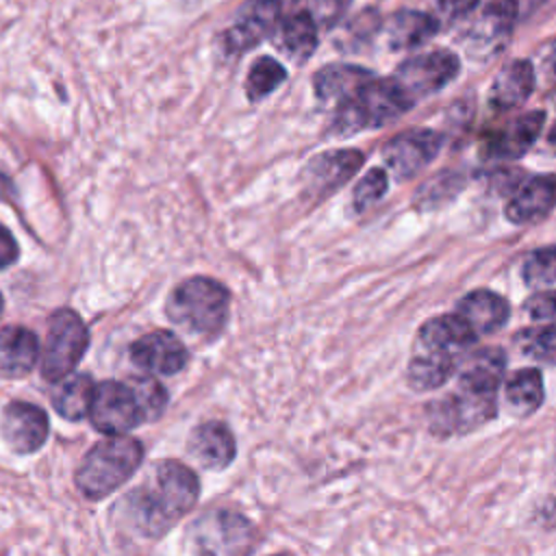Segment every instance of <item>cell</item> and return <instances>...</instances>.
I'll return each mask as SVG.
<instances>
[{
    "label": "cell",
    "mask_w": 556,
    "mask_h": 556,
    "mask_svg": "<svg viewBox=\"0 0 556 556\" xmlns=\"http://www.w3.org/2000/svg\"><path fill=\"white\" fill-rule=\"evenodd\" d=\"M198 493L200 482L187 465L163 460L143 486L128 493L122 510L139 534L159 536L193 508Z\"/></svg>",
    "instance_id": "cell-1"
},
{
    "label": "cell",
    "mask_w": 556,
    "mask_h": 556,
    "mask_svg": "<svg viewBox=\"0 0 556 556\" xmlns=\"http://www.w3.org/2000/svg\"><path fill=\"white\" fill-rule=\"evenodd\" d=\"M228 289L206 276L182 280L167 298V317L187 332L215 337L228 319Z\"/></svg>",
    "instance_id": "cell-2"
},
{
    "label": "cell",
    "mask_w": 556,
    "mask_h": 556,
    "mask_svg": "<svg viewBox=\"0 0 556 556\" xmlns=\"http://www.w3.org/2000/svg\"><path fill=\"white\" fill-rule=\"evenodd\" d=\"M143 447L130 437H111L96 443L76 469V486L85 497L100 500L126 482L141 465Z\"/></svg>",
    "instance_id": "cell-3"
},
{
    "label": "cell",
    "mask_w": 556,
    "mask_h": 556,
    "mask_svg": "<svg viewBox=\"0 0 556 556\" xmlns=\"http://www.w3.org/2000/svg\"><path fill=\"white\" fill-rule=\"evenodd\" d=\"M413 102L393 78H374L356 96L341 102L330 130L348 137L365 128H378L404 115Z\"/></svg>",
    "instance_id": "cell-4"
},
{
    "label": "cell",
    "mask_w": 556,
    "mask_h": 556,
    "mask_svg": "<svg viewBox=\"0 0 556 556\" xmlns=\"http://www.w3.org/2000/svg\"><path fill=\"white\" fill-rule=\"evenodd\" d=\"M189 541L195 556H248L254 526L239 513L211 510L193 521Z\"/></svg>",
    "instance_id": "cell-5"
},
{
    "label": "cell",
    "mask_w": 556,
    "mask_h": 556,
    "mask_svg": "<svg viewBox=\"0 0 556 556\" xmlns=\"http://www.w3.org/2000/svg\"><path fill=\"white\" fill-rule=\"evenodd\" d=\"M89 345V332L80 315L72 308H59L48 324L41 354V374L46 380L67 378L80 363Z\"/></svg>",
    "instance_id": "cell-6"
},
{
    "label": "cell",
    "mask_w": 556,
    "mask_h": 556,
    "mask_svg": "<svg viewBox=\"0 0 556 556\" xmlns=\"http://www.w3.org/2000/svg\"><path fill=\"white\" fill-rule=\"evenodd\" d=\"M298 0H248L235 24L222 35L226 54H241L274 33L280 20L293 13Z\"/></svg>",
    "instance_id": "cell-7"
},
{
    "label": "cell",
    "mask_w": 556,
    "mask_h": 556,
    "mask_svg": "<svg viewBox=\"0 0 556 556\" xmlns=\"http://www.w3.org/2000/svg\"><path fill=\"white\" fill-rule=\"evenodd\" d=\"M460 72V61L450 50H432L410 56L397 67L393 80L415 104L417 100L437 93L450 85Z\"/></svg>",
    "instance_id": "cell-8"
},
{
    "label": "cell",
    "mask_w": 556,
    "mask_h": 556,
    "mask_svg": "<svg viewBox=\"0 0 556 556\" xmlns=\"http://www.w3.org/2000/svg\"><path fill=\"white\" fill-rule=\"evenodd\" d=\"M495 413V393L458 389V393L430 404V428L439 434L467 432L493 419Z\"/></svg>",
    "instance_id": "cell-9"
},
{
    "label": "cell",
    "mask_w": 556,
    "mask_h": 556,
    "mask_svg": "<svg viewBox=\"0 0 556 556\" xmlns=\"http://www.w3.org/2000/svg\"><path fill=\"white\" fill-rule=\"evenodd\" d=\"M87 415L96 430L111 437L126 434L143 421L135 393L126 382L117 380H104L96 384Z\"/></svg>",
    "instance_id": "cell-10"
},
{
    "label": "cell",
    "mask_w": 556,
    "mask_h": 556,
    "mask_svg": "<svg viewBox=\"0 0 556 556\" xmlns=\"http://www.w3.org/2000/svg\"><path fill=\"white\" fill-rule=\"evenodd\" d=\"M441 146L443 135L432 128L404 130L382 148V161L395 178L406 180L419 174L426 165H430L439 154Z\"/></svg>",
    "instance_id": "cell-11"
},
{
    "label": "cell",
    "mask_w": 556,
    "mask_h": 556,
    "mask_svg": "<svg viewBox=\"0 0 556 556\" xmlns=\"http://www.w3.org/2000/svg\"><path fill=\"white\" fill-rule=\"evenodd\" d=\"M517 20V0H495L476 17L463 37L465 50L473 59L495 56L510 39Z\"/></svg>",
    "instance_id": "cell-12"
},
{
    "label": "cell",
    "mask_w": 556,
    "mask_h": 556,
    "mask_svg": "<svg viewBox=\"0 0 556 556\" xmlns=\"http://www.w3.org/2000/svg\"><path fill=\"white\" fill-rule=\"evenodd\" d=\"M363 165V152L352 148L315 154L304 167V187L313 195H328L345 185Z\"/></svg>",
    "instance_id": "cell-13"
},
{
    "label": "cell",
    "mask_w": 556,
    "mask_h": 556,
    "mask_svg": "<svg viewBox=\"0 0 556 556\" xmlns=\"http://www.w3.org/2000/svg\"><path fill=\"white\" fill-rule=\"evenodd\" d=\"M130 358L150 374L172 376L187 365L185 343L169 330H152L130 345Z\"/></svg>",
    "instance_id": "cell-14"
},
{
    "label": "cell",
    "mask_w": 556,
    "mask_h": 556,
    "mask_svg": "<svg viewBox=\"0 0 556 556\" xmlns=\"http://www.w3.org/2000/svg\"><path fill=\"white\" fill-rule=\"evenodd\" d=\"M48 415L30 402H11L2 413V437L11 450L30 454L48 439Z\"/></svg>",
    "instance_id": "cell-15"
},
{
    "label": "cell",
    "mask_w": 556,
    "mask_h": 556,
    "mask_svg": "<svg viewBox=\"0 0 556 556\" xmlns=\"http://www.w3.org/2000/svg\"><path fill=\"white\" fill-rule=\"evenodd\" d=\"M556 206V176L539 174L517 185L510 200L506 202V217L517 226L536 224L552 213Z\"/></svg>",
    "instance_id": "cell-16"
},
{
    "label": "cell",
    "mask_w": 556,
    "mask_h": 556,
    "mask_svg": "<svg viewBox=\"0 0 556 556\" xmlns=\"http://www.w3.org/2000/svg\"><path fill=\"white\" fill-rule=\"evenodd\" d=\"M476 332L471 330V326L458 315H441V317H432L428 319L419 332H417V341H415V350H426V352H437V354H445L458 361V356H463L476 341Z\"/></svg>",
    "instance_id": "cell-17"
},
{
    "label": "cell",
    "mask_w": 556,
    "mask_h": 556,
    "mask_svg": "<svg viewBox=\"0 0 556 556\" xmlns=\"http://www.w3.org/2000/svg\"><path fill=\"white\" fill-rule=\"evenodd\" d=\"M545 122L543 111H528L517 115L513 122L493 130L484 141V156L493 161L519 159L541 135Z\"/></svg>",
    "instance_id": "cell-18"
},
{
    "label": "cell",
    "mask_w": 556,
    "mask_h": 556,
    "mask_svg": "<svg viewBox=\"0 0 556 556\" xmlns=\"http://www.w3.org/2000/svg\"><path fill=\"white\" fill-rule=\"evenodd\" d=\"M536 78L532 63L526 59H515L506 63L500 74L493 78L489 89V104L495 111H510L523 104L534 91Z\"/></svg>",
    "instance_id": "cell-19"
},
{
    "label": "cell",
    "mask_w": 556,
    "mask_h": 556,
    "mask_svg": "<svg viewBox=\"0 0 556 556\" xmlns=\"http://www.w3.org/2000/svg\"><path fill=\"white\" fill-rule=\"evenodd\" d=\"M317 30L319 26L315 24L308 11H293L278 22V26L271 33V39L278 52H282L287 59L304 63L313 56L317 48Z\"/></svg>",
    "instance_id": "cell-20"
},
{
    "label": "cell",
    "mask_w": 556,
    "mask_h": 556,
    "mask_svg": "<svg viewBox=\"0 0 556 556\" xmlns=\"http://www.w3.org/2000/svg\"><path fill=\"white\" fill-rule=\"evenodd\" d=\"M191 456L206 469H224L237 454L232 432L219 421L200 424L189 437Z\"/></svg>",
    "instance_id": "cell-21"
},
{
    "label": "cell",
    "mask_w": 556,
    "mask_h": 556,
    "mask_svg": "<svg viewBox=\"0 0 556 556\" xmlns=\"http://www.w3.org/2000/svg\"><path fill=\"white\" fill-rule=\"evenodd\" d=\"M376 76L361 65L332 63L313 76V89L321 102L341 104V102L350 100L352 96H356Z\"/></svg>",
    "instance_id": "cell-22"
},
{
    "label": "cell",
    "mask_w": 556,
    "mask_h": 556,
    "mask_svg": "<svg viewBox=\"0 0 556 556\" xmlns=\"http://www.w3.org/2000/svg\"><path fill=\"white\" fill-rule=\"evenodd\" d=\"M456 313L471 326L476 334H491L508 321L510 308L500 293L476 289L458 302Z\"/></svg>",
    "instance_id": "cell-23"
},
{
    "label": "cell",
    "mask_w": 556,
    "mask_h": 556,
    "mask_svg": "<svg viewBox=\"0 0 556 556\" xmlns=\"http://www.w3.org/2000/svg\"><path fill=\"white\" fill-rule=\"evenodd\" d=\"M39 358L37 334L24 326L0 330V374L15 378L28 374Z\"/></svg>",
    "instance_id": "cell-24"
},
{
    "label": "cell",
    "mask_w": 556,
    "mask_h": 556,
    "mask_svg": "<svg viewBox=\"0 0 556 556\" xmlns=\"http://www.w3.org/2000/svg\"><path fill=\"white\" fill-rule=\"evenodd\" d=\"M439 30L437 17L424 13V11H413V9H402L393 13L387 22V46L391 50H413L426 43L428 39L434 37Z\"/></svg>",
    "instance_id": "cell-25"
},
{
    "label": "cell",
    "mask_w": 556,
    "mask_h": 556,
    "mask_svg": "<svg viewBox=\"0 0 556 556\" xmlns=\"http://www.w3.org/2000/svg\"><path fill=\"white\" fill-rule=\"evenodd\" d=\"M504 367H506V356L500 348H482L469 354L460 365L458 389L495 393L497 384L502 382Z\"/></svg>",
    "instance_id": "cell-26"
},
{
    "label": "cell",
    "mask_w": 556,
    "mask_h": 556,
    "mask_svg": "<svg viewBox=\"0 0 556 556\" xmlns=\"http://www.w3.org/2000/svg\"><path fill=\"white\" fill-rule=\"evenodd\" d=\"M458 361L445 354L415 350V356L408 363V382L417 391H430L441 387L456 369Z\"/></svg>",
    "instance_id": "cell-27"
},
{
    "label": "cell",
    "mask_w": 556,
    "mask_h": 556,
    "mask_svg": "<svg viewBox=\"0 0 556 556\" xmlns=\"http://www.w3.org/2000/svg\"><path fill=\"white\" fill-rule=\"evenodd\" d=\"M93 389L96 384L87 374L67 376L52 393V406L61 417L78 421L89 413Z\"/></svg>",
    "instance_id": "cell-28"
},
{
    "label": "cell",
    "mask_w": 556,
    "mask_h": 556,
    "mask_svg": "<svg viewBox=\"0 0 556 556\" xmlns=\"http://www.w3.org/2000/svg\"><path fill=\"white\" fill-rule=\"evenodd\" d=\"M504 397H506L508 408L515 415L526 417V415L534 413L543 402V378H541L539 369L515 371L506 382Z\"/></svg>",
    "instance_id": "cell-29"
},
{
    "label": "cell",
    "mask_w": 556,
    "mask_h": 556,
    "mask_svg": "<svg viewBox=\"0 0 556 556\" xmlns=\"http://www.w3.org/2000/svg\"><path fill=\"white\" fill-rule=\"evenodd\" d=\"M287 78V70L274 56H258L245 76V96L250 102H258L276 91Z\"/></svg>",
    "instance_id": "cell-30"
},
{
    "label": "cell",
    "mask_w": 556,
    "mask_h": 556,
    "mask_svg": "<svg viewBox=\"0 0 556 556\" xmlns=\"http://www.w3.org/2000/svg\"><path fill=\"white\" fill-rule=\"evenodd\" d=\"M126 384L135 393L143 421H152L163 415L167 406V391L161 382H156L152 376H132L126 380Z\"/></svg>",
    "instance_id": "cell-31"
},
{
    "label": "cell",
    "mask_w": 556,
    "mask_h": 556,
    "mask_svg": "<svg viewBox=\"0 0 556 556\" xmlns=\"http://www.w3.org/2000/svg\"><path fill=\"white\" fill-rule=\"evenodd\" d=\"M521 278L528 287H549L556 282V245L539 248L523 261Z\"/></svg>",
    "instance_id": "cell-32"
},
{
    "label": "cell",
    "mask_w": 556,
    "mask_h": 556,
    "mask_svg": "<svg viewBox=\"0 0 556 556\" xmlns=\"http://www.w3.org/2000/svg\"><path fill=\"white\" fill-rule=\"evenodd\" d=\"M460 187H463V178L458 172H441L439 176H434L432 180H428L426 185L419 187L415 202L421 208H432V206H439L441 202L454 198Z\"/></svg>",
    "instance_id": "cell-33"
},
{
    "label": "cell",
    "mask_w": 556,
    "mask_h": 556,
    "mask_svg": "<svg viewBox=\"0 0 556 556\" xmlns=\"http://www.w3.org/2000/svg\"><path fill=\"white\" fill-rule=\"evenodd\" d=\"M519 345L528 356L543 363H554L556 361V324L523 330L519 334Z\"/></svg>",
    "instance_id": "cell-34"
},
{
    "label": "cell",
    "mask_w": 556,
    "mask_h": 556,
    "mask_svg": "<svg viewBox=\"0 0 556 556\" xmlns=\"http://www.w3.org/2000/svg\"><path fill=\"white\" fill-rule=\"evenodd\" d=\"M389 187V176L384 174V169H369L354 187L352 191V204L356 211H365L371 204H376Z\"/></svg>",
    "instance_id": "cell-35"
},
{
    "label": "cell",
    "mask_w": 556,
    "mask_h": 556,
    "mask_svg": "<svg viewBox=\"0 0 556 556\" xmlns=\"http://www.w3.org/2000/svg\"><path fill=\"white\" fill-rule=\"evenodd\" d=\"M530 63H532L536 83L545 87H556V39L545 41L534 52V59Z\"/></svg>",
    "instance_id": "cell-36"
},
{
    "label": "cell",
    "mask_w": 556,
    "mask_h": 556,
    "mask_svg": "<svg viewBox=\"0 0 556 556\" xmlns=\"http://www.w3.org/2000/svg\"><path fill=\"white\" fill-rule=\"evenodd\" d=\"M352 0H308V13L319 28L334 26Z\"/></svg>",
    "instance_id": "cell-37"
},
{
    "label": "cell",
    "mask_w": 556,
    "mask_h": 556,
    "mask_svg": "<svg viewBox=\"0 0 556 556\" xmlns=\"http://www.w3.org/2000/svg\"><path fill=\"white\" fill-rule=\"evenodd\" d=\"M526 311L532 319L552 321L556 324V289L554 291H539L526 302Z\"/></svg>",
    "instance_id": "cell-38"
},
{
    "label": "cell",
    "mask_w": 556,
    "mask_h": 556,
    "mask_svg": "<svg viewBox=\"0 0 556 556\" xmlns=\"http://www.w3.org/2000/svg\"><path fill=\"white\" fill-rule=\"evenodd\" d=\"M478 2L480 0H437V9L443 20H460L469 15Z\"/></svg>",
    "instance_id": "cell-39"
},
{
    "label": "cell",
    "mask_w": 556,
    "mask_h": 556,
    "mask_svg": "<svg viewBox=\"0 0 556 556\" xmlns=\"http://www.w3.org/2000/svg\"><path fill=\"white\" fill-rule=\"evenodd\" d=\"M17 252L20 250L13 235L9 232V228L0 224V269H7L9 265H13L17 261Z\"/></svg>",
    "instance_id": "cell-40"
},
{
    "label": "cell",
    "mask_w": 556,
    "mask_h": 556,
    "mask_svg": "<svg viewBox=\"0 0 556 556\" xmlns=\"http://www.w3.org/2000/svg\"><path fill=\"white\" fill-rule=\"evenodd\" d=\"M15 195H17V191H15L13 182H11V178H9L7 174H2V172H0V200L13 202V200H15Z\"/></svg>",
    "instance_id": "cell-41"
},
{
    "label": "cell",
    "mask_w": 556,
    "mask_h": 556,
    "mask_svg": "<svg viewBox=\"0 0 556 556\" xmlns=\"http://www.w3.org/2000/svg\"><path fill=\"white\" fill-rule=\"evenodd\" d=\"M547 141H549L552 148H556V122H554V126H552L549 132H547Z\"/></svg>",
    "instance_id": "cell-42"
},
{
    "label": "cell",
    "mask_w": 556,
    "mask_h": 556,
    "mask_svg": "<svg viewBox=\"0 0 556 556\" xmlns=\"http://www.w3.org/2000/svg\"><path fill=\"white\" fill-rule=\"evenodd\" d=\"M0 315H2V295H0Z\"/></svg>",
    "instance_id": "cell-43"
},
{
    "label": "cell",
    "mask_w": 556,
    "mask_h": 556,
    "mask_svg": "<svg viewBox=\"0 0 556 556\" xmlns=\"http://www.w3.org/2000/svg\"><path fill=\"white\" fill-rule=\"evenodd\" d=\"M274 556H291V554H274Z\"/></svg>",
    "instance_id": "cell-44"
}]
</instances>
